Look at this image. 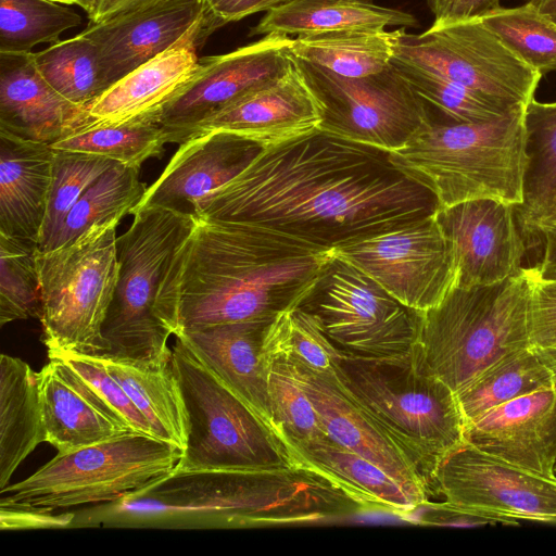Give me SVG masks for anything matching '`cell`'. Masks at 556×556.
Masks as SVG:
<instances>
[{"label": "cell", "instance_id": "26", "mask_svg": "<svg viewBox=\"0 0 556 556\" xmlns=\"http://www.w3.org/2000/svg\"><path fill=\"white\" fill-rule=\"evenodd\" d=\"M291 458L318 470L343 486L371 510L405 515L427 502L407 490L390 475L328 435L311 440H285Z\"/></svg>", "mask_w": 556, "mask_h": 556}, {"label": "cell", "instance_id": "22", "mask_svg": "<svg viewBox=\"0 0 556 556\" xmlns=\"http://www.w3.org/2000/svg\"><path fill=\"white\" fill-rule=\"evenodd\" d=\"M90 122L88 108L67 101L45 80L33 52L0 53V131L51 146Z\"/></svg>", "mask_w": 556, "mask_h": 556}, {"label": "cell", "instance_id": "1", "mask_svg": "<svg viewBox=\"0 0 556 556\" xmlns=\"http://www.w3.org/2000/svg\"><path fill=\"white\" fill-rule=\"evenodd\" d=\"M435 208L433 194L387 152L318 130L261 149L238 176L197 201L193 214L332 249Z\"/></svg>", "mask_w": 556, "mask_h": 556}, {"label": "cell", "instance_id": "41", "mask_svg": "<svg viewBox=\"0 0 556 556\" xmlns=\"http://www.w3.org/2000/svg\"><path fill=\"white\" fill-rule=\"evenodd\" d=\"M267 390L276 434L285 440H311L327 435L303 390L294 363L280 354L263 353Z\"/></svg>", "mask_w": 556, "mask_h": 556}, {"label": "cell", "instance_id": "43", "mask_svg": "<svg viewBox=\"0 0 556 556\" xmlns=\"http://www.w3.org/2000/svg\"><path fill=\"white\" fill-rule=\"evenodd\" d=\"M54 150L52 180L38 247L49 251L68 213L87 189L116 162L97 154Z\"/></svg>", "mask_w": 556, "mask_h": 556}, {"label": "cell", "instance_id": "45", "mask_svg": "<svg viewBox=\"0 0 556 556\" xmlns=\"http://www.w3.org/2000/svg\"><path fill=\"white\" fill-rule=\"evenodd\" d=\"M535 268L531 305L530 349L556 375V278H543Z\"/></svg>", "mask_w": 556, "mask_h": 556}, {"label": "cell", "instance_id": "37", "mask_svg": "<svg viewBox=\"0 0 556 556\" xmlns=\"http://www.w3.org/2000/svg\"><path fill=\"white\" fill-rule=\"evenodd\" d=\"M263 353L280 354L311 370H334L345 351L324 331L316 314L295 305L279 312L267 325Z\"/></svg>", "mask_w": 556, "mask_h": 556}, {"label": "cell", "instance_id": "17", "mask_svg": "<svg viewBox=\"0 0 556 556\" xmlns=\"http://www.w3.org/2000/svg\"><path fill=\"white\" fill-rule=\"evenodd\" d=\"M433 215L454 247L457 288L492 285L522 267L526 242L514 205L477 199Z\"/></svg>", "mask_w": 556, "mask_h": 556}, {"label": "cell", "instance_id": "38", "mask_svg": "<svg viewBox=\"0 0 556 556\" xmlns=\"http://www.w3.org/2000/svg\"><path fill=\"white\" fill-rule=\"evenodd\" d=\"M81 23L80 14L51 0H0V53L31 52Z\"/></svg>", "mask_w": 556, "mask_h": 556}, {"label": "cell", "instance_id": "50", "mask_svg": "<svg viewBox=\"0 0 556 556\" xmlns=\"http://www.w3.org/2000/svg\"><path fill=\"white\" fill-rule=\"evenodd\" d=\"M536 237L543 240V257L535 267L543 278H556V224L542 229Z\"/></svg>", "mask_w": 556, "mask_h": 556}, {"label": "cell", "instance_id": "30", "mask_svg": "<svg viewBox=\"0 0 556 556\" xmlns=\"http://www.w3.org/2000/svg\"><path fill=\"white\" fill-rule=\"evenodd\" d=\"M39 396L46 442L58 452H68L132 432L113 420L84 395L49 359L38 372Z\"/></svg>", "mask_w": 556, "mask_h": 556}, {"label": "cell", "instance_id": "34", "mask_svg": "<svg viewBox=\"0 0 556 556\" xmlns=\"http://www.w3.org/2000/svg\"><path fill=\"white\" fill-rule=\"evenodd\" d=\"M159 114H148L121 124L86 125L51 144L53 149L105 156L125 166L140 168L160 156L168 143Z\"/></svg>", "mask_w": 556, "mask_h": 556}, {"label": "cell", "instance_id": "33", "mask_svg": "<svg viewBox=\"0 0 556 556\" xmlns=\"http://www.w3.org/2000/svg\"><path fill=\"white\" fill-rule=\"evenodd\" d=\"M523 203L515 206L522 235L528 236L556 190V101L532 100L526 108Z\"/></svg>", "mask_w": 556, "mask_h": 556}, {"label": "cell", "instance_id": "21", "mask_svg": "<svg viewBox=\"0 0 556 556\" xmlns=\"http://www.w3.org/2000/svg\"><path fill=\"white\" fill-rule=\"evenodd\" d=\"M261 149L226 131L193 137L180 144L131 212L156 205L193 213L197 201L238 176Z\"/></svg>", "mask_w": 556, "mask_h": 556}, {"label": "cell", "instance_id": "8", "mask_svg": "<svg viewBox=\"0 0 556 556\" xmlns=\"http://www.w3.org/2000/svg\"><path fill=\"white\" fill-rule=\"evenodd\" d=\"M119 222L94 225L66 245L38 251L39 320L48 354H104L102 326L118 276Z\"/></svg>", "mask_w": 556, "mask_h": 556}, {"label": "cell", "instance_id": "7", "mask_svg": "<svg viewBox=\"0 0 556 556\" xmlns=\"http://www.w3.org/2000/svg\"><path fill=\"white\" fill-rule=\"evenodd\" d=\"M182 453L138 432L58 452L28 478L1 489L0 503L58 510L113 502L169 476Z\"/></svg>", "mask_w": 556, "mask_h": 556}, {"label": "cell", "instance_id": "6", "mask_svg": "<svg viewBox=\"0 0 556 556\" xmlns=\"http://www.w3.org/2000/svg\"><path fill=\"white\" fill-rule=\"evenodd\" d=\"M131 214L132 224L117 238L118 276L102 326V355L160 365L172 357V333L159 316L157 295L168 263L197 216L156 205Z\"/></svg>", "mask_w": 556, "mask_h": 556}, {"label": "cell", "instance_id": "19", "mask_svg": "<svg viewBox=\"0 0 556 556\" xmlns=\"http://www.w3.org/2000/svg\"><path fill=\"white\" fill-rule=\"evenodd\" d=\"M203 0H159L128 10L81 31L96 46L108 88L164 52L202 23Z\"/></svg>", "mask_w": 556, "mask_h": 556}, {"label": "cell", "instance_id": "15", "mask_svg": "<svg viewBox=\"0 0 556 556\" xmlns=\"http://www.w3.org/2000/svg\"><path fill=\"white\" fill-rule=\"evenodd\" d=\"M291 43V37L267 35L233 51L199 59L193 77L160 111L167 141L180 144L189 128L288 73L294 63Z\"/></svg>", "mask_w": 556, "mask_h": 556}, {"label": "cell", "instance_id": "9", "mask_svg": "<svg viewBox=\"0 0 556 556\" xmlns=\"http://www.w3.org/2000/svg\"><path fill=\"white\" fill-rule=\"evenodd\" d=\"M172 366L189 424L176 471H260L295 464L279 437L179 338L172 350Z\"/></svg>", "mask_w": 556, "mask_h": 556}, {"label": "cell", "instance_id": "31", "mask_svg": "<svg viewBox=\"0 0 556 556\" xmlns=\"http://www.w3.org/2000/svg\"><path fill=\"white\" fill-rule=\"evenodd\" d=\"M404 27L336 30L292 38L291 54L336 75L359 78L386 70Z\"/></svg>", "mask_w": 556, "mask_h": 556}, {"label": "cell", "instance_id": "40", "mask_svg": "<svg viewBox=\"0 0 556 556\" xmlns=\"http://www.w3.org/2000/svg\"><path fill=\"white\" fill-rule=\"evenodd\" d=\"M482 23L521 61L542 76L556 71V23L525 2L498 8Z\"/></svg>", "mask_w": 556, "mask_h": 556}, {"label": "cell", "instance_id": "36", "mask_svg": "<svg viewBox=\"0 0 556 556\" xmlns=\"http://www.w3.org/2000/svg\"><path fill=\"white\" fill-rule=\"evenodd\" d=\"M33 60L45 80L76 105L88 108L108 89L98 50L81 31L33 52Z\"/></svg>", "mask_w": 556, "mask_h": 556}, {"label": "cell", "instance_id": "29", "mask_svg": "<svg viewBox=\"0 0 556 556\" xmlns=\"http://www.w3.org/2000/svg\"><path fill=\"white\" fill-rule=\"evenodd\" d=\"M122 386L138 410L149 421L156 438L182 451L187 446L188 414L172 357L148 365L108 355H94Z\"/></svg>", "mask_w": 556, "mask_h": 556}, {"label": "cell", "instance_id": "55", "mask_svg": "<svg viewBox=\"0 0 556 556\" xmlns=\"http://www.w3.org/2000/svg\"><path fill=\"white\" fill-rule=\"evenodd\" d=\"M555 472H556V465H555Z\"/></svg>", "mask_w": 556, "mask_h": 556}, {"label": "cell", "instance_id": "42", "mask_svg": "<svg viewBox=\"0 0 556 556\" xmlns=\"http://www.w3.org/2000/svg\"><path fill=\"white\" fill-rule=\"evenodd\" d=\"M36 241L0 233V326L40 318Z\"/></svg>", "mask_w": 556, "mask_h": 556}, {"label": "cell", "instance_id": "28", "mask_svg": "<svg viewBox=\"0 0 556 556\" xmlns=\"http://www.w3.org/2000/svg\"><path fill=\"white\" fill-rule=\"evenodd\" d=\"M416 18L370 0H289L268 10L251 35L305 36L388 26L412 27Z\"/></svg>", "mask_w": 556, "mask_h": 556}, {"label": "cell", "instance_id": "11", "mask_svg": "<svg viewBox=\"0 0 556 556\" xmlns=\"http://www.w3.org/2000/svg\"><path fill=\"white\" fill-rule=\"evenodd\" d=\"M294 60L324 106L323 131L389 152L431 119L426 102L392 63L380 73L346 78Z\"/></svg>", "mask_w": 556, "mask_h": 556}, {"label": "cell", "instance_id": "5", "mask_svg": "<svg viewBox=\"0 0 556 556\" xmlns=\"http://www.w3.org/2000/svg\"><path fill=\"white\" fill-rule=\"evenodd\" d=\"M342 387L410 453L425 486L440 462L464 444L455 392L427 367L417 344L407 353H344L333 370Z\"/></svg>", "mask_w": 556, "mask_h": 556}, {"label": "cell", "instance_id": "4", "mask_svg": "<svg viewBox=\"0 0 556 556\" xmlns=\"http://www.w3.org/2000/svg\"><path fill=\"white\" fill-rule=\"evenodd\" d=\"M535 268L488 286L454 288L420 313L417 345L427 367L455 394L503 356L530 348Z\"/></svg>", "mask_w": 556, "mask_h": 556}, {"label": "cell", "instance_id": "46", "mask_svg": "<svg viewBox=\"0 0 556 556\" xmlns=\"http://www.w3.org/2000/svg\"><path fill=\"white\" fill-rule=\"evenodd\" d=\"M418 522L428 526L447 527H483L489 525L519 526L517 519L503 517L486 511L475 510L446 505L440 502H429Z\"/></svg>", "mask_w": 556, "mask_h": 556}, {"label": "cell", "instance_id": "52", "mask_svg": "<svg viewBox=\"0 0 556 556\" xmlns=\"http://www.w3.org/2000/svg\"><path fill=\"white\" fill-rule=\"evenodd\" d=\"M556 224V190L553 192L548 204L546 205L543 213L540 215L538 220L530 229L527 237L536 235L544 228L551 227Z\"/></svg>", "mask_w": 556, "mask_h": 556}, {"label": "cell", "instance_id": "12", "mask_svg": "<svg viewBox=\"0 0 556 556\" xmlns=\"http://www.w3.org/2000/svg\"><path fill=\"white\" fill-rule=\"evenodd\" d=\"M301 305L317 315L328 338L346 353L394 356L410 351L418 340L420 313L334 256Z\"/></svg>", "mask_w": 556, "mask_h": 556}, {"label": "cell", "instance_id": "51", "mask_svg": "<svg viewBox=\"0 0 556 556\" xmlns=\"http://www.w3.org/2000/svg\"><path fill=\"white\" fill-rule=\"evenodd\" d=\"M159 0H100L88 15L89 22L98 23L122 12L132 10Z\"/></svg>", "mask_w": 556, "mask_h": 556}, {"label": "cell", "instance_id": "27", "mask_svg": "<svg viewBox=\"0 0 556 556\" xmlns=\"http://www.w3.org/2000/svg\"><path fill=\"white\" fill-rule=\"evenodd\" d=\"M42 442L46 432L38 372L23 359L0 357V490L22 462Z\"/></svg>", "mask_w": 556, "mask_h": 556}, {"label": "cell", "instance_id": "20", "mask_svg": "<svg viewBox=\"0 0 556 556\" xmlns=\"http://www.w3.org/2000/svg\"><path fill=\"white\" fill-rule=\"evenodd\" d=\"M476 448L556 480V382L485 413L465 429Z\"/></svg>", "mask_w": 556, "mask_h": 556}, {"label": "cell", "instance_id": "14", "mask_svg": "<svg viewBox=\"0 0 556 556\" xmlns=\"http://www.w3.org/2000/svg\"><path fill=\"white\" fill-rule=\"evenodd\" d=\"M426 492L428 501L440 497V503L455 507L556 525V480L516 467L467 442L440 462Z\"/></svg>", "mask_w": 556, "mask_h": 556}, {"label": "cell", "instance_id": "16", "mask_svg": "<svg viewBox=\"0 0 556 556\" xmlns=\"http://www.w3.org/2000/svg\"><path fill=\"white\" fill-rule=\"evenodd\" d=\"M324 106L308 87L295 60L280 78L232 101L189 128L185 141L226 131L269 148L320 130Z\"/></svg>", "mask_w": 556, "mask_h": 556}, {"label": "cell", "instance_id": "18", "mask_svg": "<svg viewBox=\"0 0 556 556\" xmlns=\"http://www.w3.org/2000/svg\"><path fill=\"white\" fill-rule=\"evenodd\" d=\"M293 363L325 433L380 467L428 504L425 480L414 457L342 387L334 371H315Z\"/></svg>", "mask_w": 556, "mask_h": 556}, {"label": "cell", "instance_id": "54", "mask_svg": "<svg viewBox=\"0 0 556 556\" xmlns=\"http://www.w3.org/2000/svg\"><path fill=\"white\" fill-rule=\"evenodd\" d=\"M64 5H77L81 8L89 15L92 13L100 0H51Z\"/></svg>", "mask_w": 556, "mask_h": 556}, {"label": "cell", "instance_id": "2", "mask_svg": "<svg viewBox=\"0 0 556 556\" xmlns=\"http://www.w3.org/2000/svg\"><path fill=\"white\" fill-rule=\"evenodd\" d=\"M332 258V249L254 226L197 217L168 263L157 313L174 336L271 320L303 304Z\"/></svg>", "mask_w": 556, "mask_h": 556}, {"label": "cell", "instance_id": "3", "mask_svg": "<svg viewBox=\"0 0 556 556\" xmlns=\"http://www.w3.org/2000/svg\"><path fill=\"white\" fill-rule=\"evenodd\" d=\"M526 108L489 122L431 119L401 147L390 163L433 194L437 208L477 199L523 203Z\"/></svg>", "mask_w": 556, "mask_h": 556}, {"label": "cell", "instance_id": "35", "mask_svg": "<svg viewBox=\"0 0 556 556\" xmlns=\"http://www.w3.org/2000/svg\"><path fill=\"white\" fill-rule=\"evenodd\" d=\"M147 188L139 180V168L115 163L76 202L50 250L73 242L94 225L130 214Z\"/></svg>", "mask_w": 556, "mask_h": 556}, {"label": "cell", "instance_id": "49", "mask_svg": "<svg viewBox=\"0 0 556 556\" xmlns=\"http://www.w3.org/2000/svg\"><path fill=\"white\" fill-rule=\"evenodd\" d=\"M207 21L217 29L227 23L268 11L289 0H203Z\"/></svg>", "mask_w": 556, "mask_h": 556}, {"label": "cell", "instance_id": "32", "mask_svg": "<svg viewBox=\"0 0 556 556\" xmlns=\"http://www.w3.org/2000/svg\"><path fill=\"white\" fill-rule=\"evenodd\" d=\"M555 382L556 375L530 348L503 356L456 393L465 429L494 407Z\"/></svg>", "mask_w": 556, "mask_h": 556}, {"label": "cell", "instance_id": "13", "mask_svg": "<svg viewBox=\"0 0 556 556\" xmlns=\"http://www.w3.org/2000/svg\"><path fill=\"white\" fill-rule=\"evenodd\" d=\"M405 306L422 313L438 305L457 282L452 241L433 213L418 220L332 248Z\"/></svg>", "mask_w": 556, "mask_h": 556}, {"label": "cell", "instance_id": "25", "mask_svg": "<svg viewBox=\"0 0 556 556\" xmlns=\"http://www.w3.org/2000/svg\"><path fill=\"white\" fill-rule=\"evenodd\" d=\"M54 150L0 131V233L39 242Z\"/></svg>", "mask_w": 556, "mask_h": 556}, {"label": "cell", "instance_id": "53", "mask_svg": "<svg viewBox=\"0 0 556 556\" xmlns=\"http://www.w3.org/2000/svg\"><path fill=\"white\" fill-rule=\"evenodd\" d=\"M526 3L534 7L539 12L556 23V0H525Z\"/></svg>", "mask_w": 556, "mask_h": 556}, {"label": "cell", "instance_id": "48", "mask_svg": "<svg viewBox=\"0 0 556 556\" xmlns=\"http://www.w3.org/2000/svg\"><path fill=\"white\" fill-rule=\"evenodd\" d=\"M433 24L481 20L501 8V0H427Z\"/></svg>", "mask_w": 556, "mask_h": 556}, {"label": "cell", "instance_id": "44", "mask_svg": "<svg viewBox=\"0 0 556 556\" xmlns=\"http://www.w3.org/2000/svg\"><path fill=\"white\" fill-rule=\"evenodd\" d=\"M391 63L426 103L437 108L450 121L489 122L522 109L507 110L439 75L394 59Z\"/></svg>", "mask_w": 556, "mask_h": 556}, {"label": "cell", "instance_id": "10", "mask_svg": "<svg viewBox=\"0 0 556 556\" xmlns=\"http://www.w3.org/2000/svg\"><path fill=\"white\" fill-rule=\"evenodd\" d=\"M393 59L446 78L507 110L527 108L542 78L481 20L432 24L419 35L403 28Z\"/></svg>", "mask_w": 556, "mask_h": 556}, {"label": "cell", "instance_id": "47", "mask_svg": "<svg viewBox=\"0 0 556 556\" xmlns=\"http://www.w3.org/2000/svg\"><path fill=\"white\" fill-rule=\"evenodd\" d=\"M55 509L0 503L1 530L66 528L72 526L74 513L56 514Z\"/></svg>", "mask_w": 556, "mask_h": 556}, {"label": "cell", "instance_id": "39", "mask_svg": "<svg viewBox=\"0 0 556 556\" xmlns=\"http://www.w3.org/2000/svg\"><path fill=\"white\" fill-rule=\"evenodd\" d=\"M48 357L64 378L103 414L132 432L156 438L149 421L96 357L71 352L50 353Z\"/></svg>", "mask_w": 556, "mask_h": 556}, {"label": "cell", "instance_id": "23", "mask_svg": "<svg viewBox=\"0 0 556 556\" xmlns=\"http://www.w3.org/2000/svg\"><path fill=\"white\" fill-rule=\"evenodd\" d=\"M213 31L205 17L174 46L111 85L89 106V125H113L160 113L193 77L197 49Z\"/></svg>", "mask_w": 556, "mask_h": 556}, {"label": "cell", "instance_id": "24", "mask_svg": "<svg viewBox=\"0 0 556 556\" xmlns=\"http://www.w3.org/2000/svg\"><path fill=\"white\" fill-rule=\"evenodd\" d=\"M269 321L215 325L175 337L276 433L262 357L264 332Z\"/></svg>", "mask_w": 556, "mask_h": 556}]
</instances>
